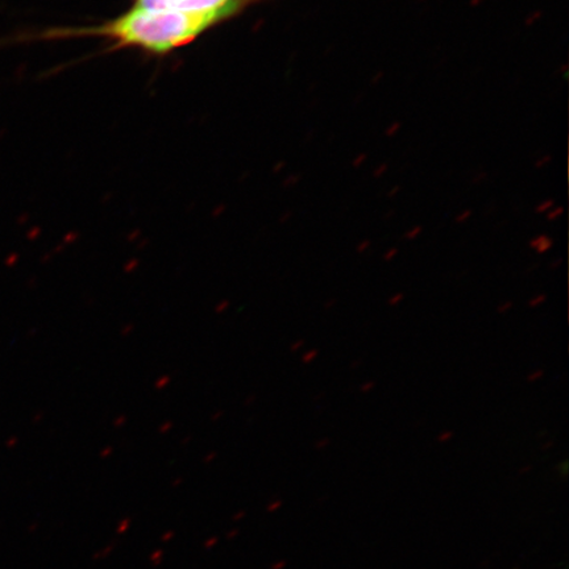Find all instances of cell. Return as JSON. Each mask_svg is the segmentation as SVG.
<instances>
[{"label":"cell","instance_id":"16","mask_svg":"<svg viewBox=\"0 0 569 569\" xmlns=\"http://www.w3.org/2000/svg\"><path fill=\"white\" fill-rule=\"evenodd\" d=\"M361 365V360H355L353 365H351V369H355L356 367Z\"/></svg>","mask_w":569,"mask_h":569},{"label":"cell","instance_id":"3","mask_svg":"<svg viewBox=\"0 0 569 569\" xmlns=\"http://www.w3.org/2000/svg\"><path fill=\"white\" fill-rule=\"evenodd\" d=\"M530 247L538 253H546L552 248V240L546 237H539L531 241Z\"/></svg>","mask_w":569,"mask_h":569},{"label":"cell","instance_id":"17","mask_svg":"<svg viewBox=\"0 0 569 569\" xmlns=\"http://www.w3.org/2000/svg\"><path fill=\"white\" fill-rule=\"evenodd\" d=\"M417 234H418L417 231H412V232H410L409 238L415 239L417 237Z\"/></svg>","mask_w":569,"mask_h":569},{"label":"cell","instance_id":"5","mask_svg":"<svg viewBox=\"0 0 569 569\" xmlns=\"http://www.w3.org/2000/svg\"><path fill=\"white\" fill-rule=\"evenodd\" d=\"M545 375V369H533V371L526 377V381L529 383L538 382L543 379Z\"/></svg>","mask_w":569,"mask_h":569},{"label":"cell","instance_id":"9","mask_svg":"<svg viewBox=\"0 0 569 569\" xmlns=\"http://www.w3.org/2000/svg\"><path fill=\"white\" fill-rule=\"evenodd\" d=\"M405 300V295L403 293H396L393 296H390L389 300H388V305L390 306V308H396V306H400Z\"/></svg>","mask_w":569,"mask_h":569},{"label":"cell","instance_id":"10","mask_svg":"<svg viewBox=\"0 0 569 569\" xmlns=\"http://www.w3.org/2000/svg\"><path fill=\"white\" fill-rule=\"evenodd\" d=\"M453 436H455V433L451 430L440 431V433L438 436V440L440 443H446V442H448V440H451L453 438Z\"/></svg>","mask_w":569,"mask_h":569},{"label":"cell","instance_id":"11","mask_svg":"<svg viewBox=\"0 0 569 569\" xmlns=\"http://www.w3.org/2000/svg\"><path fill=\"white\" fill-rule=\"evenodd\" d=\"M398 256V249L397 248H391L389 249V251L383 254V260H386L387 262H390V261H393Z\"/></svg>","mask_w":569,"mask_h":569},{"label":"cell","instance_id":"8","mask_svg":"<svg viewBox=\"0 0 569 569\" xmlns=\"http://www.w3.org/2000/svg\"><path fill=\"white\" fill-rule=\"evenodd\" d=\"M515 303L511 301H505L497 306V315L505 316L511 309H513Z\"/></svg>","mask_w":569,"mask_h":569},{"label":"cell","instance_id":"12","mask_svg":"<svg viewBox=\"0 0 569 569\" xmlns=\"http://www.w3.org/2000/svg\"><path fill=\"white\" fill-rule=\"evenodd\" d=\"M337 303H338L337 298H331V300L329 302L325 303V309L331 310L333 308V306H336Z\"/></svg>","mask_w":569,"mask_h":569},{"label":"cell","instance_id":"14","mask_svg":"<svg viewBox=\"0 0 569 569\" xmlns=\"http://www.w3.org/2000/svg\"><path fill=\"white\" fill-rule=\"evenodd\" d=\"M369 246H371V243H369V241H365V243H362L358 247V252L365 253L367 251V249L369 248Z\"/></svg>","mask_w":569,"mask_h":569},{"label":"cell","instance_id":"13","mask_svg":"<svg viewBox=\"0 0 569 569\" xmlns=\"http://www.w3.org/2000/svg\"><path fill=\"white\" fill-rule=\"evenodd\" d=\"M561 262H563V260H561V259L553 260L551 262V264L549 266V268L551 270H557V269H559L561 267Z\"/></svg>","mask_w":569,"mask_h":569},{"label":"cell","instance_id":"2","mask_svg":"<svg viewBox=\"0 0 569 569\" xmlns=\"http://www.w3.org/2000/svg\"><path fill=\"white\" fill-rule=\"evenodd\" d=\"M251 0H138L137 6L147 10L181 12H230L232 16Z\"/></svg>","mask_w":569,"mask_h":569},{"label":"cell","instance_id":"1","mask_svg":"<svg viewBox=\"0 0 569 569\" xmlns=\"http://www.w3.org/2000/svg\"><path fill=\"white\" fill-rule=\"evenodd\" d=\"M231 17L230 12L147 10L134 6L122 17L101 26L54 31L52 36H96L116 41L118 46L138 47L147 52L163 54L189 44L211 27Z\"/></svg>","mask_w":569,"mask_h":569},{"label":"cell","instance_id":"7","mask_svg":"<svg viewBox=\"0 0 569 569\" xmlns=\"http://www.w3.org/2000/svg\"><path fill=\"white\" fill-rule=\"evenodd\" d=\"M376 386H377V382L375 380H367L361 383L360 393H362V395L371 393V391L375 390Z\"/></svg>","mask_w":569,"mask_h":569},{"label":"cell","instance_id":"6","mask_svg":"<svg viewBox=\"0 0 569 569\" xmlns=\"http://www.w3.org/2000/svg\"><path fill=\"white\" fill-rule=\"evenodd\" d=\"M318 356L319 351L312 348V350H309L302 356V362H305V365H311L312 361L317 360Z\"/></svg>","mask_w":569,"mask_h":569},{"label":"cell","instance_id":"4","mask_svg":"<svg viewBox=\"0 0 569 569\" xmlns=\"http://www.w3.org/2000/svg\"><path fill=\"white\" fill-rule=\"evenodd\" d=\"M547 302V296L546 295H537L530 298L528 306L530 309H537L540 308V306L545 305Z\"/></svg>","mask_w":569,"mask_h":569},{"label":"cell","instance_id":"15","mask_svg":"<svg viewBox=\"0 0 569 569\" xmlns=\"http://www.w3.org/2000/svg\"><path fill=\"white\" fill-rule=\"evenodd\" d=\"M305 346V340L297 341L293 346H291V351H298L300 348Z\"/></svg>","mask_w":569,"mask_h":569}]
</instances>
